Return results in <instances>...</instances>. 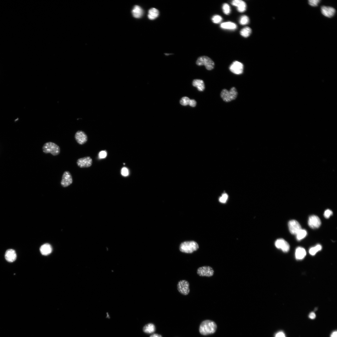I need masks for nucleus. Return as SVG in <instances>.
<instances>
[{
  "label": "nucleus",
  "instance_id": "obj_8",
  "mask_svg": "<svg viewBox=\"0 0 337 337\" xmlns=\"http://www.w3.org/2000/svg\"><path fill=\"white\" fill-rule=\"evenodd\" d=\"M229 70L234 74L236 75L241 74L243 72V64L238 61H234L230 66Z\"/></svg>",
  "mask_w": 337,
  "mask_h": 337
},
{
  "label": "nucleus",
  "instance_id": "obj_17",
  "mask_svg": "<svg viewBox=\"0 0 337 337\" xmlns=\"http://www.w3.org/2000/svg\"><path fill=\"white\" fill-rule=\"evenodd\" d=\"M6 260L8 262L12 263L16 259L17 255L15 251L13 249L7 250L5 255Z\"/></svg>",
  "mask_w": 337,
  "mask_h": 337
},
{
  "label": "nucleus",
  "instance_id": "obj_28",
  "mask_svg": "<svg viewBox=\"0 0 337 337\" xmlns=\"http://www.w3.org/2000/svg\"><path fill=\"white\" fill-rule=\"evenodd\" d=\"M249 19L248 16L244 15L241 16L239 20V23L242 25H245L249 23Z\"/></svg>",
  "mask_w": 337,
  "mask_h": 337
},
{
  "label": "nucleus",
  "instance_id": "obj_13",
  "mask_svg": "<svg viewBox=\"0 0 337 337\" xmlns=\"http://www.w3.org/2000/svg\"><path fill=\"white\" fill-rule=\"evenodd\" d=\"M275 245L277 248L281 249L284 252H288L290 249V246L289 243L282 239H277L275 242Z\"/></svg>",
  "mask_w": 337,
  "mask_h": 337
},
{
  "label": "nucleus",
  "instance_id": "obj_21",
  "mask_svg": "<svg viewBox=\"0 0 337 337\" xmlns=\"http://www.w3.org/2000/svg\"><path fill=\"white\" fill-rule=\"evenodd\" d=\"M306 255V252L304 248L299 247L296 250L295 256L297 260H302L304 258Z\"/></svg>",
  "mask_w": 337,
  "mask_h": 337
},
{
  "label": "nucleus",
  "instance_id": "obj_3",
  "mask_svg": "<svg viewBox=\"0 0 337 337\" xmlns=\"http://www.w3.org/2000/svg\"><path fill=\"white\" fill-rule=\"evenodd\" d=\"M238 92L236 89L234 88H232L229 91L224 89L222 91L221 95V98L226 102H231L237 98Z\"/></svg>",
  "mask_w": 337,
  "mask_h": 337
},
{
  "label": "nucleus",
  "instance_id": "obj_35",
  "mask_svg": "<svg viewBox=\"0 0 337 337\" xmlns=\"http://www.w3.org/2000/svg\"><path fill=\"white\" fill-rule=\"evenodd\" d=\"M121 174L124 176H127L129 174V172L127 168L126 167H123L121 170Z\"/></svg>",
  "mask_w": 337,
  "mask_h": 337
},
{
  "label": "nucleus",
  "instance_id": "obj_41",
  "mask_svg": "<svg viewBox=\"0 0 337 337\" xmlns=\"http://www.w3.org/2000/svg\"><path fill=\"white\" fill-rule=\"evenodd\" d=\"M337 332L336 331H334L332 334H331L330 337H337Z\"/></svg>",
  "mask_w": 337,
  "mask_h": 337
},
{
  "label": "nucleus",
  "instance_id": "obj_12",
  "mask_svg": "<svg viewBox=\"0 0 337 337\" xmlns=\"http://www.w3.org/2000/svg\"><path fill=\"white\" fill-rule=\"evenodd\" d=\"M288 226L290 232L293 234L296 235L302 229L300 223L295 220L290 221L288 223Z\"/></svg>",
  "mask_w": 337,
  "mask_h": 337
},
{
  "label": "nucleus",
  "instance_id": "obj_7",
  "mask_svg": "<svg viewBox=\"0 0 337 337\" xmlns=\"http://www.w3.org/2000/svg\"><path fill=\"white\" fill-rule=\"evenodd\" d=\"M197 273L200 276L210 277L214 274V271L211 267L204 266L199 268Z\"/></svg>",
  "mask_w": 337,
  "mask_h": 337
},
{
  "label": "nucleus",
  "instance_id": "obj_38",
  "mask_svg": "<svg viewBox=\"0 0 337 337\" xmlns=\"http://www.w3.org/2000/svg\"><path fill=\"white\" fill-rule=\"evenodd\" d=\"M196 104L197 103L196 101L195 100L190 99L189 105L190 106L192 107H195L196 106Z\"/></svg>",
  "mask_w": 337,
  "mask_h": 337
},
{
  "label": "nucleus",
  "instance_id": "obj_31",
  "mask_svg": "<svg viewBox=\"0 0 337 337\" xmlns=\"http://www.w3.org/2000/svg\"><path fill=\"white\" fill-rule=\"evenodd\" d=\"M190 99L187 97L182 98L180 101V103L182 106H186L189 105Z\"/></svg>",
  "mask_w": 337,
  "mask_h": 337
},
{
  "label": "nucleus",
  "instance_id": "obj_5",
  "mask_svg": "<svg viewBox=\"0 0 337 337\" xmlns=\"http://www.w3.org/2000/svg\"><path fill=\"white\" fill-rule=\"evenodd\" d=\"M197 65L199 66L204 65L206 69L211 70L214 68L215 63L210 58L207 56H202L198 58L196 62Z\"/></svg>",
  "mask_w": 337,
  "mask_h": 337
},
{
  "label": "nucleus",
  "instance_id": "obj_32",
  "mask_svg": "<svg viewBox=\"0 0 337 337\" xmlns=\"http://www.w3.org/2000/svg\"><path fill=\"white\" fill-rule=\"evenodd\" d=\"M228 197V195L226 193L223 194L222 196L219 199V201L221 203H226Z\"/></svg>",
  "mask_w": 337,
  "mask_h": 337
},
{
  "label": "nucleus",
  "instance_id": "obj_6",
  "mask_svg": "<svg viewBox=\"0 0 337 337\" xmlns=\"http://www.w3.org/2000/svg\"><path fill=\"white\" fill-rule=\"evenodd\" d=\"M189 283L186 280L179 281L177 285V289L180 293L184 296L187 295L189 293Z\"/></svg>",
  "mask_w": 337,
  "mask_h": 337
},
{
  "label": "nucleus",
  "instance_id": "obj_30",
  "mask_svg": "<svg viewBox=\"0 0 337 337\" xmlns=\"http://www.w3.org/2000/svg\"><path fill=\"white\" fill-rule=\"evenodd\" d=\"M222 20V17L219 15H215L213 16L212 18V21L213 23L218 24L220 23Z\"/></svg>",
  "mask_w": 337,
  "mask_h": 337
},
{
  "label": "nucleus",
  "instance_id": "obj_2",
  "mask_svg": "<svg viewBox=\"0 0 337 337\" xmlns=\"http://www.w3.org/2000/svg\"><path fill=\"white\" fill-rule=\"evenodd\" d=\"M199 248L198 244L194 241L184 242L179 246V250L181 252L187 254H192L197 251Z\"/></svg>",
  "mask_w": 337,
  "mask_h": 337
},
{
  "label": "nucleus",
  "instance_id": "obj_27",
  "mask_svg": "<svg viewBox=\"0 0 337 337\" xmlns=\"http://www.w3.org/2000/svg\"><path fill=\"white\" fill-rule=\"evenodd\" d=\"M322 249V246L321 245L318 244L316 246L312 247L310 249L309 252L310 254L312 255H315L317 252L321 250Z\"/></svg>",
  "mask_w": 337,
  "mask_h": 337
},
{
  "label": "nucleus",
  "instance_id": "obj_10",
  "mask_svg": "<svg viewBox=\"0 0 337 337\" xmlns=\"http://www.w3.org/2000/svg\"><path fill=\"white\" fill-rule=\"evenodd\" d=\"M92 160L91 157L88 156L78 159L77 164L80 168H88L92 166Z\"/></svg>",
  "mask_w": 337,
  "mask_h": 337
},
{
  "label": "nucleus",
  "instance_id": "obj_19",
  "mask_svg": "<svg viewBox=\"0 0 337 337\" xmlns=\"http://www.w3.org/2000/svg\"><path fill=\"white\" fill-rule=\"evenodd\" d=\"M132 12L134 17L136 18H141L143 13V9L138 5L135 6Z\"/></svg>",
  "mask_w": 337,
  "mask_h": 337
},
{
  "label": "nucleus",
  "instance_id": "obj_24",
  "mask_svg": "<svg viewBox=\"0 0 337 337\" xmlns=\"http://www.w3.org/2000/svg\"><path fill=\"white\" fill-rule=\"evenodd\" d=\"M144 332L148 334L152 333L155 330V325L153 323H149L146 325L143 328Z\"/></svg>",
  "mask_w": 337,
  "mask_h": 337
},
{
  "label": "nucleus",
  "instance_id": "obj_22",
  "mask_svg": "<svg viewBox=\"0 0 337 337\" xmlns=\"http://www.w3.org/2000/svg\"><path fill=\"white\" fill-rule=\"evenodd\" d=\"M221 27L223 29L229 30H235L237 28L236 25L230 22H223L221 25Z\"/></svg>",
  "mask_w": 337,
  "mask_h": 337
},
{
  "label": "nucleus",
  "instance_id": "obj_36",
  "mask_svg": "<svg viewBox=\"0 0 337 337\" xmlns=\"http://www.w3.org/2000/svg\"><path fill=\"white\" fill-rule=\"evenodd\" d=\"M107 154L105 151H101L99 154V158L101 159L105 158L107 156Z\"/></svg>",
  "mask_w": 337,
  "mask_h": 337
},
{
  "label": "nucleus",
  "instance_id": "obj_23",
  "mask_svg": "<svg viewBox=\"0 0 337 337\" xmlns=\"http://www.w3.org/2000/svg\"><path fill=\"white\" fill-rule=\"evenodd\" d=\"M159 14L158 9L155 8H151L149 11L148 18L150 20H154L158 17Z\"/></svg>",
  "mask_w": 337,
  "mask_h": 337
},
{
  "label": "nucleus",
  "instance_id": "obj_16",
  "mask_svg": "<svg viewBox=\"0 0 337 337\" xmlns=\"http://www.w3.org/2000/svg\"><path fill=\"white\" fill-rule=\"evenodd\" d=\"M232 4L234 6L237 7L239 12L243 13L245 11L247 6L246 3L241 0H234L232 1Z\"/></svg>",
  "mask_w": 337,
  "mask_h": 337
},
{
  "label": "nucleus",
  "instance_id": "obj_37",
  "mask_svg": "<svg viewBox=\"0 0 337 337\" xmlns=\"http://www.w3.org/2000/svg\"><path fill=\"white\" fill-rule=\"evenodd\" d=\"M275 337H286L285 333L282 331H280L275 335Z\"/></svg>",
  "mask_w": 337,
  "mask_h": 337
},
{
  "label": "nucleus",
  "instance_id": "obj_40",
  "mask_svg": "<svg viewBox=\"0 0 337 337\" xmlns=\"http://www.w3.org/2000/svg\"><path fill=\"white\" fill-rule=\"evenodd\" d=\"M150 337H162L161 335L157 334H153L151 335Z\"/></svg>",
  "mask_w": 337,
  "mask_h": 337
},
{
  "label": "nucleus",
  "instance_id": "obj_25",
  "mask_svg": "<svg viewBox=\"0 0 337 337\" xmlns=\"http://www.w3.org/2000/svg\"><path fill=\"white\" fill-rule=\"evenodd\" d=\"M252 32L251 28L249 27H247L243 28L240 32V35L243 37L247 38L249 37Z\"/></svg>",
  "mask_w": 337,
  "mask_h": 337
},
{
  "label": "nucleus",
  "instance_id": "obj_14",
  "mask_svg": "<svg viewBox=\"0 0 337 337\" xmlns=\"http://www.w3.org/2000/svg\"><path fill=\"white\" fill-rule=\"evenodd\" d=\"M75 138L77 143L81 145L85 144L87 142L88 139L87 135L81 131H79L76 132Z\"/></svg>",
  "mask_w": 337,
  "mask_h": 337
},
{
  "label": "nucleus",
  "instance_id": "obj_34",
  "mask_svg": "<svg viewBox=\"0 0 337 337\" xmlns=\"http://www.w3.org/2000/svg\"><path fill=\"white\" fill-rule=\"evenodd\" d=\"M333 214V211L330 210L328 209L326 210L325 211L324 215L325 218H328L330 216H332Z\"/></svg>",
  "mask_w": 337,
  "mask_h": 337
},
{
  "label": "nucleus",
  "instance_id": "obj_20",
  "mask_svg": "<svg viewBox=\"0 0 337 337\" xmlns=\"http://www.w3.org/2000/svg\"><path fill=\"white\" fill-rule=\"evenodd\" d=\"M192 85L197 88L198 90L200 92L204 91L205 88L204 81L200 80H194L193 81Z\"/></svg>",
  "mask_w": 337,
  "mask_h": 337
},
{
  "label": "nucleus",
  "instance_id": "obj_11",
  "mask_svg": "<svg viewBox=\"0 0 337 337\" xmlns=\"http://www.w3.org/2000/svg\"><path fill=\"white\" fill-rule=\"evenodd\" d=\"M309 226L312 229L318 228L321 225V222L320 218L315 215L311 216L309 217L308 221Z\"/></svg>",
  "mask_w": 337,
  "mask_h": 337
},
{
  "label": "nucleus",
  "instance_id": "obj_29",
  "mask_svg": "<svg viewBox=\"0 0 337 337\" xmlns=\"http://www.w3.org/2000/svg\"><path fill=\"white\" fill-rule=\"evenodd\" d=\"M222 9L223 13L226 14L228 15L230 13L231 9L228 4H224L223 5Z\"/></svg>",
  "mask_w": 337,
  "mask_h": 337
},
{
  "label": "nucleus",
  "instance_id": "obj_1",
  "mask_svg": "<svg viewBox=\"0 0 337 337\" xmlns=\"http://www.w3.org/2000/svg\"><path fill=\"white\" fill-rule=\"evenodd\" d=\"M217 329L216 323L210 320H205L200 326L199 330L202 335L206 336L215 333Z\"/></svg>",
  "mask_w": 337,
  "mask_h": 337
},
{
  "label": "nucleus",
  "instance_id": "obj_15",
  "mask_svg": "<svg viewBox=\"0 0 337 337\" xmlns=\"http://www.w3.org/2000/svg\"><path fill=\"white\" fill-rule=\"evenodd\" d=\"M322 14L327 17L332 18L335 15L336 11L335 9L332 7L323 6L321 8Z\"/></svg>",
  "mask_w": 337,
  "mask_h": 337
},
{
  "label": "nucleus",
  "instance_id": "obj_39",
  "mask_svg": "<svg viewBox=\"0 0 337 337\" xmlns=\"http://www.w3.org/2000/svg\"><path fill=\"white\" fill-rule=\"evenodd\" d=\"M316 315L315 313L314 312H311L309 315V317L312 319H314L316 318Z\"/></svg>",
  "mask_w": 337,
  "mask_h": 337
},
{
  "label": "nucleus",
  "instance_id": "obj_18",
  "mask_svg": "<svg viewBox=\"0 0 337 337\" xmlns=\"http://www.w3.org/2000/svg\"><path fill=\"white\" fill-rule=\"evenodd\" d=\"M40 251L42 255H48L52 252V247L48 244H45L41 247Z\"/></svg>",
  "mask_w": 337,
  "mask_h": 337
},
{
  "label": "nucleus",
  "instance_id": "obj_26",
  "mask_svg": "<svg viewBox=\"0 0 337 337\" xmlns=\"http://www.w3.org/2000/svg\"><path fill=\"white\" fill-rule=\"evenodd\" d=\"M307 235V232L305 229H301L296 234V238L298 240H300L304 239Z\"/></svg>",
  "mask_w": 337,
  "mask_h": 337
},
{
  "label": "nucleus",
  "instance_id": "obj_33",
  "mask_svg": "<svg viewBox=\"0 0 337 337\" xmlns=\"http://www.w3.org/2000/svg\"><path fill=\"white\" fill-rule=\"evenodd\" d=\"M308 3L309 4L313 7H317L320 3L319 0H309Z\"/></svg>",
  "mask_w": 337,
  "mask_h": 337
},
{
  "label": "nucleus",
  "instance_id": "obj_9",
  "mask_svg": "<svg viewBox=\"0 0 337 337\" xmlns=\"http://www.w3.org/2000/svg\"><path fill=\"white\" fill-rule=\"evenodd\" d=\"M73 179L71 174L68 171H65L62 177L61 181V186L66 187L69 186L72 183Z\"/></svg>",
  "mask_w": 337,
  "mask_h": 337
},
{
  "label": "nucleus",
  "instance_id": "obj_4",
  "mask_svg": "<svg viewBox=\"0 0 337 337\" xmlns=\"http://www.w3.org/2000/svg\"><path fill=\"white\" fill-rule=\"evenodd\" d=\"M42 149L45 153H51L54 156L58 155L60 152L59 146L55 143L51 142L44 144Z\"/></svg>",
  "mask_w": 337,
  "mask_h": 337
}]
</instances>
